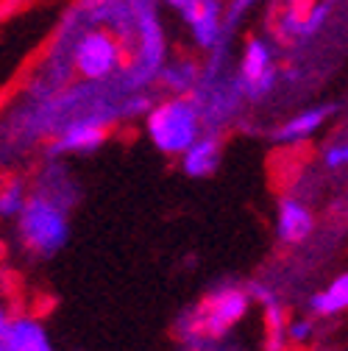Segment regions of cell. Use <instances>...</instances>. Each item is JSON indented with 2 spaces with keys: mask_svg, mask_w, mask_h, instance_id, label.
Here are the masks:
<instances>
[{
  "mask_svg": "<svg viewBox=\"0 0 348 351\" xmlns=\"http://www.w3.org/2000/svg\"><path fill=\"white\" fill-rule=\"evenodd\" d=\"M125 62V45L106 25L75 28L70 39V67L84 81H106Z\"/></svg>",
  "mask_w": 348,
  "mask_h": 351,
  "instance_id": "cell-1",
  "label": "cell"
},
{
  "mask_svg": "<svg viewBox=\"0 0 348 351\" xmlns=\"http://www.w3.org/2000/svg\"><path fill=\"white\" fill-rule=\"evenodd\" d=\"M148 137L162 154H182L198 140V109L187 98H170L148 112Z\"/></svg>",
  "mask_w": 348,
  "mask_h": 351,
  "instance_id": "cell-2",
  "label": "cell"
},
{
  "mask_svg": "<svg viewBox=\"0 0 348 351\" xmlns=\"http://www.w3.org/2000/svg\"><path fill=\"white\" fill-rule=\"evenodd\" d=\"M17 217H20V234L31 251L51 256L64 245L67 217L56 201H51L45 195H31V198H25Z\"/></svg>",
  "mask_w": 348,
  "mask_h": 351,
  "instance_id": "cell-3",
  "label": "cell"
},
{
  "mask_svg": "<svg viewBox=\"0 0 348 351\" xmlns=\"http://www.w3.org/2000/svg\"><path fill=\"white\" fill-rule=\"evenodd\" d=\"M240 78H243V86L248 90V95L259 98L265 95L271 86H273V53H271V45L265 39H248L245 48H243V56H240Z\"/></svg>",
  "mask_w": 348,
  "mask_h": 351,
  "instance_id": "cell-4",
  "label": "cell"
},
{
  "mask_svg": "<svg viewBox=\"0 0 348 351\" xmlns=\"http://www.w3.org/2000/svg\"><path fill=\"white\" fill-rule=\"evenodd\" d=\"M248 310V298L240 290H221L201 313V329L209 335H223Z\"/></svg>",
  "mask_w": 348,
  "mask_h": 351,
  "instance_id": "cell-5",
  "label": "cell"
},
{
  "mask_svg": "<svg viewBox=\"0 0 348 351\" xmlns=\"http://www.w3.org/2000/svg\"><path fill=\"white\" fill-rule=\"evenodd\" d=\"M106 140V123L101 117H81L62 128L56 140V154H86L103 145Z\"/></svg>",
  "mask_w": 348,
  "mask_h": 351,
  "instance_id": "cell-6",
  "label": "cell"
},
{
  "mask_svg": "<svg viewBox=\"0 0 348 351\" xmlns=\"http://www.w3.org/2000/svg\"><path fill=\"white\" fill-rule=\"evenodd\" d=\"M6 343L9 351H53L45 329L34 318H17L6 326Z\"/></svg>",
  "mask_w": 348,
  "mask_h": 351,
  "instance_id": "cell-7",
  "label": "cell"
},
{
  "mask_svg": "<svg viewBox=\"0 0 348 351\" xmlns=\"http://www.w3.org/2000/svg\"><path fill=\"white\" fill-rule=\"evenodd\" d=\"M312 232V215L307 212V206L287 198L279 206V237L287 243H298Z\"/></svg>",
  "mask_w": 348,
  "mask_h": 351,
  "instance_id": "cell-8",
  "label": "cell"
},
{
  "mask_svg": "<svg viewBox=\"0 0 348 351\" xmlns=\"http://www.w3.org/2000/svg\"><path fill=\"white\" fill-rule=\"evenodd\" d=\"M217 159H221V148H217V143L212 137L195 140L187 151H182V167L187 176H192V179L209 176L217 167Z\"/></svg>",
  "mask_w": 348,
  "mask_h": 351,
  "instance_id": "cell-9",
  "label": "cell"
},
{
  "mask_svg": "<svg viewBox=\"0 0 348 351\" xmlns=\"http://www.w3.org/2000/svg\"><path fill=\"white\" fill-rule=\"evenodd\" d=\"M329 106H315V109H307V112H301L295 114L293 120H287L279 131H276V140L279 143H301V140H307L312 137L315 131L323 125V120L329 117Z\"/></svg>",
  "mask_w": 348,
  "mask_h": 351,
  "instance_id": "cell-10",
  "label": "cell"
},
{
  "mask_svg": "<svg viewBox=\"0 0 348 351\" xmlns=\"http://www.w3.org/2000/svg\"><path fill=\"white\" fill-rule=\"evenodd\" d=\"M343 310H348V274L337 276L329 285V290L312 295V313L318 315H334Z\"/></svg>",
  "mask_w": 348,
  "mask_h": 351,
  "instance_id": "cell-11",
  "label": "cell"
},
{
  "mask_svg": "<svg viewBox=\"0 0 348 351\" xmlns=\"http://www.w3.org/2000/svg\"><path fill=\"white\" fill-rule=\"evenodd\" d=\"M25 204V193L20 182H9L0 187V217H17Z\"/></svg>",
  "mask_w": 348,
  "mask_h": 351,
  "instance_id": "cell-12",
  "label": "cell"
},
{
  "mask_svg": "<svg viewBox=\"0 0 348 351\" xmlns=\"http://www.w3.org/2000/svg\"><path fill=\"white\" fill-rule=\"evenodd\" d=\"M326 165L329 167H340V165H348V143L345 145H334L326 151Z\"/></svg>",
  "mask_w": 348,
  "mask_h": 351,
  "instance_id": "cell-13",
  "label": "cell"
},
{
  "mask_svg": "<svg viewBox=\"0 0 348 351\" xmlns=\"http://www.w3.org/2000/svg\"><path fill=\"white\" fill-rule=\"evenodd\" d=\"M290 335H293V340H307L310 337V324H295L290 329Z\"/></svg>",
  "mask_w": 348,
  "mask_h": 351,
  "instance_id": "cell-14",
  "label": "cell"
}]
</instances>
